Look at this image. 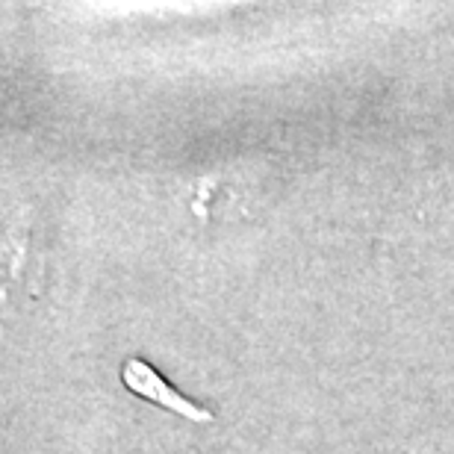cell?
I'll use <instances>...</instances> for the list:
<instances>
[{"label":"cell","mask_w":454,"mask_h":454,"mask_svg":"<svg viewBox=\"0 0 454 454\" xmlns=\"http://www.w3.org/2000/svg\"><path fill=\"white\" fill-rule=\"evenodd\" d=\"M124 380H127V387L136 389L139 395L145 398H151V402H157L162 407H168V411H175L180 416H189V419H210V413L201 411L198 404L192 402H186L184 395H177L175 389H171L166 380L153 375V369H148L145 363L139 360H133V363H127V369H124Z\"/></svg>","instance_id":"6da1fadb"}]
</instances>
